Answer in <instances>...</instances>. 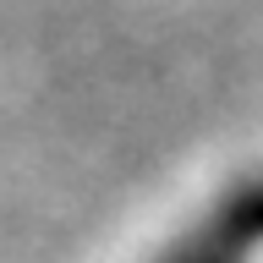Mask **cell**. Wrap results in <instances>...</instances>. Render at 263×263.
I'll return each mask as SVG.
<instances>
[{"instance_id": "cell-1", "label": "cell", "mask_w": 263, "mask_h": 263, "mask_svg": "<svg viewBox=\"0 0 263 263\" xmlns=\"http://www.w3.org/2000/svg\"><path fill=\"white\" fill-rule=\"evenodd\" d=\"M263 247V186H241L197 230H186L159 263H247Z\"/></svg>"}]
</instances>
